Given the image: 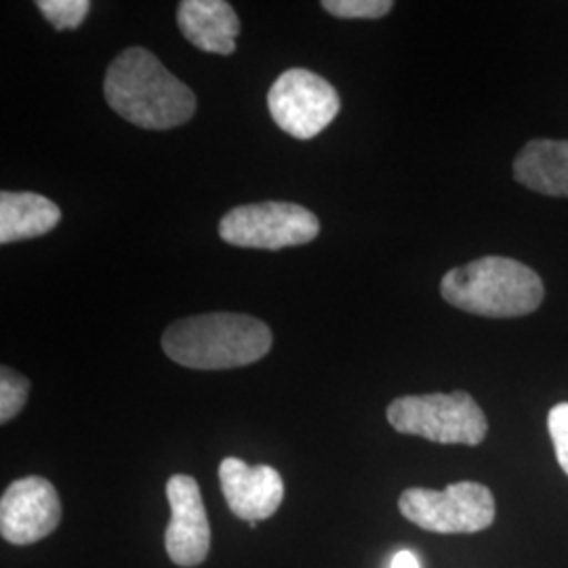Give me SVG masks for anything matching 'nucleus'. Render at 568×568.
<instances>
[{"label": "nucleus", "mask_w": 568, "mask_h": 568, "mask_svg": "<svg viewBox=\"0 0 568 568\" xmlns=\"http://www.w3.org/2000/svg\"><path fill=\"white\" fill-rule=\"evenodd\" d=\"M321 232L318 217L302 204H243L227 211L220 222V236L225 243L243 248L278 251L286 246L312 243Z\"/></svg>", "instance_id": "423d86ee"}, {"label": "nucleus", "mask_w": 568, "mask_h": 568, "mask_svg": "<svg viewBox=\"0 0 568 568\" xmlns=\"http://www.w3.org/2000/svg\"><path fill=\"white\" fill-rule=\"evenodd\" d=\"M108 105L124 121L166 131L196 112L194 91L173 77L161 60L142 47H131L110 63L103 81Z\"/></svg>", "instance_id": "f257e3e1"}, {"label": "nucleus", "mask_w": 568, "mask_h": 568, "mask_svg": "<svg viewBox=\"0 0 568 568\" xmlns=\"http://www.w3.org/2000/svg\"><path fill=\"white\" fill-rule=\"evenodd\" d=\"M339 93L323 77L293 68L267 91V110L274 122L295 140H312L339 114Z\"/></svg>", "instance_id": "0eeeda50"}, {"label": "nucleus", "mask_w": 568, "mask_h": 568, "mask_svg": "<svg viewBox=\"0 0 568 568\" xmlns=\"http://www.w3.org/2000/svg\"><path fill=\"white\" fill-rule=\"evenodd\" d=\"M514 178L532 192L568 196V142H528L514 161Z\"/></svg>", "instance_id": "f8f14e48"}, {"label": "nucleus", "mask_w": 568, "mask_h": 568, "mask_svg": "<svg viewBox=\"0 0 568 568\" xmlns=\"http://www.w3.org/2000/svg\"><path fill=\"white\" fill-rule=\"evenodd\" d=\"M183 37L204 53L232 55L241 34V20L224 0H183L178 9Z\"/></svg>", "instance_id": "9b49d317"}, {"label": "nucleus", "mask_w": 568, "mask_h": 568, "mask_svg": "<svg viewBox=\"0 0 568 568\" xmlns=\"http://www.w3.org/2000/svg\"><path fill=\"white\" fill-rule=\"evenodd\" d=\"M37 7L55 30H77L91 11L89 0H39Z\"/></svg>", "instance_id": "2eb2a0df"}, {"label": "nucleus", "mask_w": 568, "mask_h": 568, "mask_svg": "<svg viewBox=\"0 0 568 568\" xmlns=\"http://www.w3.org/2000/svg\"><path fill=\"white\" fill-rule=\"evenodd\" d=\"M220 485L227 508L248 527L272 518L283 506V476L272 466H246L239 457H225Z\"/></svg>", "instance_id": "9d476101"}, {"label": "nucleus", "mask_w": 568, "mask_h": 568, "mask_svg": "<svg viewBox=\"0 0 568 568\" xmlns=\"http://www.w3.org/2000/svg\"><path fill=\"white\" fill-rule=\"evenodd\" d=\"M392 568H419V560H417V556H415L413 551L403 549V551H398V554L394 556Z\"/></svg>", "instance_id": "a211bd4d"}, {"label": "nucleus", "mask_w": 568, "mask_h": 568, "mask_svg": "<svg viewBox=\"0 0 568 568\" xmlns=\"http://www.w3.org/2000/svg\"><path fill=\"white\" fill-rule=\"evenodd\" d=\"M398 508L408 523L438 535L480 532L495 520V497L480 483H455L445 490L406 488Z\"/></svg>", "instance_id": "39448f33"}, {"label": "nucleus", "mask_w": 568, "mask_h": 568, "mask_svg": "<svg viewBox=\"0 0 568 568\" xmlns=\"http://www.w3.org/2000/svg\"><path fill=\"white\" fill-rule=\"evenodd\" d=\"M171 523L164 532V548L178 567L203 565L211 549V527L199 483L192 476L175 474L166 483Z\"/></svg>", "instance_id": "1a4fd4ad"}, {"label": "nucleus", "mask_w": 568, "mask_h": 568, "mask_svg": "<svg viewBox=\"0 0 568 568\" xmlns=\"http://www.w3.org/2000/svg\"><path fill=\"white\" fill-rule=\"evenodd\" d=\"M387 422L398 434L438 445L478 447L488 432L483 408L467 392L396 398L387 406Z\"/></svg>", "instance_id": "20e7f679"}, {"label": "nucleus", "mask_w": 568, "mask_h": 568, "mask_svg": "<svg viewBox=\"0 0 568 568\" xmlns=\"http://www.w3.org/2000/svg\"><path fill=\"white\" fill-rule=\"evenodd\" d=\"M326 13L342 20H379L394 9L392 0H325Z\"/></svg>", "instance_id": "dca6fc26"}, {"label": "nucleus", "mask_w": 568, "mask_h": 568, "mask_svg": "<svg viewBox=\"0 0 568 568\" xmlns=\"http://www.w3.org/2000/svg\"><path fill=\"white\" fill-rule=\"evenodd\" d=\"M440 293L448 304L476 316L518 318L541 305L546 288L537 272L516 260L483 257L447 272Z\"/></svg>", "instance_id": "7ed1b4c3"}, {"label": "nucleus", "mask_w": 568, "mask_h": 568, "mask_svg": "<svg viewBox=\"0 0 568 568\" xmlns=\"http://www.w3.org/2000/svg\"><path fill=\"white\" fill-rule=\"evenodd\" d=\"M30 382L18 371L2 366L0 368V422L9 424L28 400Z\"/></svg>", "instance_id": "4468645a"}, {"label": "nucleus", "mask_w": 568, "mask_h": 568, "mask_svg": "<svg viewBox=\"0 0 568 568\" xmlns=\"http://www.w3.org/2000/svg\"><path fill=\"white\" fill-rule=\"evenodd\" d=\"M61 222L58 204L34 192L0 194V244L30 241L51 232Z\"/></svg>", "instance_id": "ddd939ff"}, {"label": "nucleus", "mask_w": 568, "mask_h": 568, "mask_svg": "<svg viewBox=\"0 0 568 568\" xmlns=\"http://www.w3.org/2000/svg\"><path fill=\"white\" fill-rule=\"evenodd\" d=\"M548 429L556 459L568 476V403H560L549 410Z\"/></svg>", "instance_id": "f3484780"}, {"label": "nucleus", "mask_w": 568, "mask_h": 568, "mask_svg": "<svg viewBox=\"0 0 568 568\" xmlns=\"http://www.w3.org/2000/svg\"><path fill=\"white\" fill-rule=\"evenodd\" d=\"M60 523V495L47 478H20L2 493L0 535L4 541L32 546L49 537Z\"/></svg>", "instance_id": "6e6552de"}, {"label": "nucleus", "mask_w": 568, "mask_h": 568, "mask_svg": "<svg viewBox=\"0 0 568 568\" xmlns=\"http://www.w3.org/2000/svg\"><path fill=\"white\" fill-rule=\"evenodd\" d=\"M272 347V331L255 316L213 312L183 318L164 331V354L196 371L253 365Z\"/></svg>", "instance_id": "f03ea898"}]
</instances>
